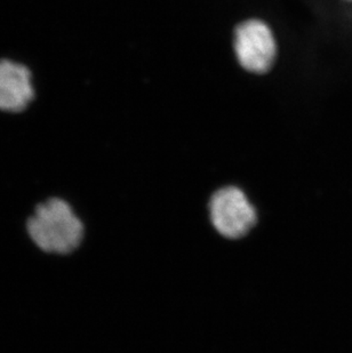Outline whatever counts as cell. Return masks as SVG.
<instances>
[{
	"instance_id": "obj_5",
	"label": "cell",
	"mask_w": 352,
	"mask_h": 353,
	"mask_svg": "<svg viewBox=\"0 0 352 353\" xmlns=\"http://www.w3.org/2000/svg\"><path fill=\"white\" fill-rule=\"evenodd\" d=\"M346 3H352V0H344Z\"/></svg>"
},
{
	"instance_id": "obj_3",
	"label": "cell",
	"mask_w": 352,
	"mask_h": 353,
	"mask_svg": "<svg viewBox=\"0 0 352 353\" xmlns=\"http://www.w3.org/2000/svg\"><path fill=\"white\" fill-rule=\"evenodd\" d=\"M211 220L219 234L229 239L246 236L257 222V213L239 188L216 191L210 201Z\"/></svg>"
},
{
	"instance_id": "obj_4",
	"label": "cell",
	"mask_w": 352,
	"mask_h": 353,
	"mask_svg": "<svg viewBox=\"0 0 352 353\" xmlns=\"http://www.w3.org/2000/svg\"><path fill=\"white\" fill-rule=\"evenodd\" d=\"M34 97L30 70L23 64L0 60V110L10 114L21 112Z\"/></svg>"
},
{
	"instance_id": "obj_2",
	"label": "cell",
	"mask_w": 352,
	"mask_h": 353,
	"mask_svg": "<svg viewBox=\"0 0 352 353\" xmlns=\"http://www.w3.org/2000/svg\"><path fill=\"white\" fill-rule=\"evenodd\" d=\"M233 50L244 70L266 74L276 61V38L264 21L248 19L233 31Z\"/></svg>"
},
{
	"instance_id": "obj_1",
	"label": "cell",
	"mask_w": 352,
	"mask_h": 353,
	"mask_svg": "<svg viewBox=\"0 0 352 353\" xmlns=\"http://www.w3.org/2000/svg\"><path fill=\"white\" fill-rule=\"evenodd\" d=\"M28 234L45 253L67 255L80 246L85 234L84 223L70 203L50 198L36 207L27 222Z\"/></svg>"
}]
</instances>
